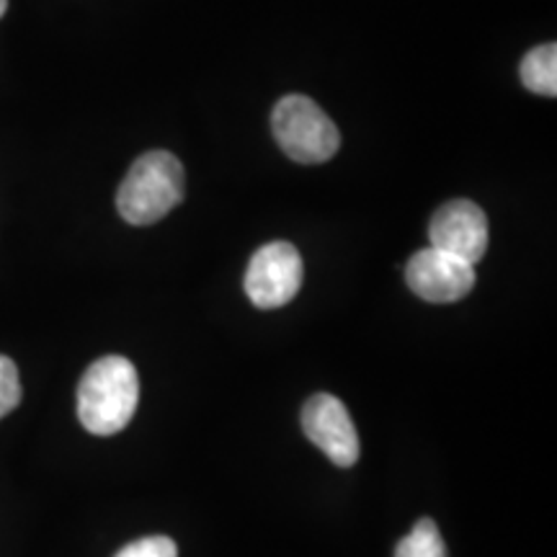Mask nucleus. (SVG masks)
<instances>
[{
	"instance_id": "nucleus-1",
	"label": "nucleus",
	"mask_w": 557,
	"mask_h": 557,
	"mask_svg": "<svg viewBox=\"0 0 557 557\" xmlns=\"http://www.w3.org/2000/svg\"><path fill=\"white\" fill-rule=\"evenodd\" d=\"M139 403L137 369L124 357L94 361L78 385V418L96 436H111L127 429Z\"/></svg>"
},
{
	"instance_id": "nucleus-2",
	"label": "nucleus",
	"mask_w": 557,
	"mask_h": 557,
	"mask_svg": "<svg viewBox=\"0 0 557 557\" xmlns=\"http://www.w3.org/2000/svg\"><path fill=\"white\" fill-rule=\"evenodd\" d=\"M184 189V165L173 152H145L129 165L116 191V209L129 225H152L181 205Z\"/></svg>"
},
{
	"instance_id": "nucleus-3",
	"label": "nucleus",
	"mask_w": 557,
	"mask_h": 557,
	"mask_svg": "<svg viewBox=\"0 0 557 557\" xmlns=\"http://www.w3.org/2000/svg\"><path fill=\"white\" fill-rule=\"evenodd\" d=\"M271 129L278 148L305 165L325 163L341 148V132L308 96H284L271 111Z\"/></svg>"
},
{
	"instance_id": "nucleus-4",
	"label": "nucleus",
	"mask_w": 557,
	"mask_h": 557,
	"mask_svg": "<svg viewBox=\"0 0 557 557\" xmlns=\"http://www.w3.org/2000/svg\"><path fill=\"white\" fill-rule=\"evenodd\" d=\"M302 287V256L287 240H274L253 253L246 271V295L259 310L292 302Z\"/></svg>"
},
{
	"instance_id": "nucleus-5",
	"label": "nucleus",
	"mask_w": 557,
	"mask_h": 557,
	"mask_svg": "<svg viewBox=\"0 0 557 557\" xmlns=\"http://www.w3.org/2000/svg\"><path fill=\"white\" fill-rule=\"evenodd\" d=\"M406 282L413 295L426 302L447 305L470 295L475 287V267L429 246L408 261Z\"/></svg>"
},
{
	"instance_id": "nucleus-6",
	"label": "nucleus",
	"mask_w": 557,
	"mask_h": 557,
	"mask_svg": "<svg viewBox=\"0 0 557 557\" xmlns=\"http://www.w3.org/2000/svg\"><path fill=\"white\" fill-rule=\"evenodd\" d=\"M302 429L315 447L338 468L359 462V434L344 403L329 393H318L305 403Z\"/></svg>"
},
{
	"instance_id": "nucleus-7",
	"label": "nucleus",
	"mask_w": 557,
	"mask_h": 557,
	"mask_svg": "<svg viewBox=\"0 0 557 557\" xmlns=\"http://www.w3.org/2000/svg\"><path fill=\"white\" fill-rule=\"evenodd\" d=\"M431 248L457 256V259L475 263L487 250V218L475 201L455 199L442 205L434 212L429 225Z\"/></svg>"
},
{
	"instance_id": "nucleus-8",
	"label": "nucleus",
	"mask_w": 557,
	"mask_h": 557,
	"mask_svg": "<svg viewBox=\"0 0 557 557\" xmlns=\"http://www.w3.org/2000/svg\"><path fill=\"white\" fill-rule=\"evenodd\" d=\"M521 83L524 88L532 90L537 96H557V45L549 41V45L534 47L532 52L524 54L521 60Z\"/></svg>"
},
{
	"instance_id": "nucleus-9",
	"label": "nucleus",
	"mask_w": 557,
	"mask_h": 557,
	"mask_svg": "<svg viewBox=\"0 0 557 557\" xmlns=\"http://www.w3.org/2000/svg\"><path fill=\"white\" fill-rule=\"evenodd\" d=\"M395 557H447V545H444L436 521L429 517L418 521L413 532L398 542Z\"/></svg>"
},
{
	"instance_id": "nucleus-10",
	"label": "nucleus",
	"mask_w": 557,
	"mask_h": 557,
	"mask_svg": "<svg viewBox=\"0 0 557 557\" xmlns=\"http://www.w3.org/2000/svg\"><path fill=\"white\" fill-rule=\"evenodd\" d=\"M21 403L18 369L9 357L0 354V418H5Z\"/></svg>"
},
{
	"instance_id": "nucleus-11",
	"label": "nucleus",
	"mask_w": 557,
	"mask_h": 557,
	"mask_svg": "<svg viewBox=\"0 0 557 557\" xmlns=\"http://www.w3.org/2000/svg\"><path fill=\"white\" fill-rule=\"evenodd\" d=\"M114 557H178V547L171 537L156 534V537H143L120 549Z\"/></svg>"
},
{
	"instance_id": "nucleus-12",
	"label": "nucleus",
	"mask_w": 557,
	"mask_h": 557,
	"mask_svg": "<svg viewBox=\"0 0 557 557\" xmlns=\"http://www.w3.org/2000/svg\"><path fill=\"white\" fill-rule=\"evenodd\" d=\"M5 11H9V0H0V16H3Z\"/></svg>"
}]
</instances>
